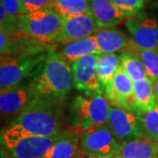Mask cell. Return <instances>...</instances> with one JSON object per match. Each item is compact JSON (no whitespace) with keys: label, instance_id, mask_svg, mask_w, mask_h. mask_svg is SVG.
Listing matches in <instances>:
<instances>
[{"label":"cell","instance_id":"1","mask_svg":"<svg viewBox=\"0 0 158 158\" xmlns=\"http://www.w3.org/2000/svg\"><path fill=\"white\" fill-rule=\"evenodd\" d=\"M63 113L61 104L32 99L2 135L4 144L23 136H53L62 130Z\"/></svg>","mask_w":158,"mask_h":158},{"label":"cell","instance_id":"2","mask_svg":"<svg viewBox=\"0 0 158 158\" xmlns=\"http://www.w3.org/2000/svg\"><path fill=\"white\" fill-rule=\"evenodd\" d=\"M74 85L71 67L55 51H50L40 65L29 86L32 99L62 104Z\"/></svg>","mask_w":158,"mask_h":158},{"label":"cell","instance_id":"3","mask_svg":"<svg viewBox=\"0 0 158 158\" xmlns=\"http://www.w3.org/2000/svg\"><path fill=\"white\" fill-rule=\"evenodd\" d=\"M111 104L102 94L90 95L89 98L77 96L71 104L70 123L82 135L107 125Z\"/></svg>","mask_w":158,"mask_h":158},{"label":"cell","instance_id":"4","mask_svg":"<svg viewBox=\"0 0 158 158\" xmlns=\"http://www.w3.org/2000/svg\"><path fill=\"white\" fill-rule=\"evenodd\" d=\"M63 18L51 8L20 16L22 35L44 42H56L61 32Z\"/></svg>","mask_w":158,"mask_h":158},{"label":"cell","instance_id":"5","mask_svg":"<svg viewBox=\"0 0 158 158\" xmlns=\"http://www.w3.org/2000/svg\"><path fill=\"white\" fill-rule=\"evenodd\" d=\"M47 55L32 56H16L4 55L0 59V88L1 90L17 86L28 77L36 67L41 64Z\"/></svg>","mask_w":158,"mask_h":158},{"label":"cell","instance_id":"6","mask_svg":"<svg viewBox=\"0 0 158 158\" xmlns=\"http://www.w3.org/2000/svg\"><path fill=\"white\" fill-rule=\"evenodd\" d=\"M119 148L120 143L114 138L107 125H104L81 135L79 154L86 157H113Z\"/></svg>","mask_w":158,"mask_h":158},{"label":"cell","instance_id":"7","mask_svg":"<svg viewBox=\"0 0 158 158\" xmlns=\"http://www.w3.org/2000/svg\"><path fill=\"white\" fill-rule=\"evenodd\" d=\"M107 126L120 144L142 138L138 115L128 110L112 106Z\"/></svg>","mask_w":158,"mask_h":158},{"label":"cell","instance_id":"8","mask_svg":"<svg viewBox=\"0 0 158 158\" xmlns=\"http://www.w3.org/2000/svg\"><path fill=\"white\" fill-rule=\"evenodd\" d=\"M98 56L91 55L80 58L71 65L74 86L88 96L104 93L97 76Z\"/></svg>","mask_w":158,"mask_h":158},{"label":"cell","instance_id":"9","mask_svg":"<svg viewBox=\"0 0 158 158\" xmlns=\"http://www.w3.org/2000/svg\"><path fill=\"white\" fill-rule=\"evenodd\" d=\"M134 93L135 82L119 66L111 84L104 91V96L111 106L135 113Z\"/></svg>","mask_w":158,"mask_h":158},{"label":"cell","instance_id":"10","mask_svg":"<svg viewBox=\"0 0 158 158\" xmlns=\"http://www.w3.org/2000/svg\"><path fill=\"white\" fill-rule=\"evenodd\" d=\"M59 135L23 136L6 143L5 146L11 153V158H42L56 142Z\"/></svg>","mask_w":158,"mask_h":158},{"label":"cell","instance_id":"11","mask_svg":"<svg viewBox=\"0 0 158 158\" xmlns=\"http://www.w3.org/2000/svg\"><path fill=\"white\" fill-rule=\"evenodd\" d=\"M100 29L95 19L90 14L64 18L61 32L56 42L67 44L69 42L95 35Z\"/></svg>","mask_w":158,"mask_h":158},{"label":"cell","instance_id":"12","mask_svg":"<svg viewBox=\"0 0 158 158\" xmlns=\"http://www.w3.org/2000/svg\"><path fill=\"white\" fill-rule=\"evenodd\" d=\"M126 27L132 41L145 49H158V22L149 18H127Z\"/></svg>","mask_w":158,"mask_h":158},{"label":"cell","instance_id":"13","mask_svg":"<svg viewBox=\"0 0 158 158\" xmlns=\"http://www.w3.org/2000/svg\"><path fill=\"white\" fill-rule=\"evenodd\" d=\"M32 100L30 88L25 86H14L1 90L0 110L6 115L22 113Z\"/></svg>","mask_w":158,"mask_h":158},{"label":"cell","instance_id":"14","mask_svg":"<svg viewBox=\"0 0 158 158\" xmlns=\"http://www.w3.org/2000/svg\"><path fill=\"white\" fill-rule=\"evenodd\" d=\"M81 134L69 126L59 135L56 142L42 158H76L79 154Z\"/></svg>","mask_w":158,"mask_h":158},{"label":"cell","instance_id":"15","mask_svg":"<svg viewBox=\"0 0 158 158\" xmlns=\"http://www.w3.org/2000/svg\"><path fill=\"white\" fill-rule=\"evenodd\" d=\"M90 14L103 27H114L127 17L116 8L111 0H90L88 3Z\"/></svg>","mask_w":158,"mask_h":158},{"label":"cell","instance_id":"16","mask_svg":"<svg viewBox=\"0 0 158 158\" xmlns=\"http://www.w3.org/2000/svg\"><path fill=\"white\" fill-rule=\"evenodd\" d=\"M95 38L101 54L127 50L132 41L124 33L115 27L100 28L95 34Z\"/></svg>","mask_w":158,"mask_h":158},{"label":"cell","instance_id":"17","mask_svg":"<svg viewBox=\"0 0 158 158\" xmlns=\"http://www.w3.org/2000/svg\"><path fill=\"white\" fill-rule=\"evenodd\" d=\"M113 158H158V142L144 138L125 142Z\"/></svg>","mask_w":158,"mask_h":158},{"label":"cell","instance_id":"18","mask_svg":"<svg viewBox=\"0 0 158 158\" xmlns=\"http://www.w3.org/2000/svg\"><path fill=\"white\" fill-rule=\"evenodd\" d=\"M60 54L67 62L73 63L87 56L101 55V52L97 44L95 35H93L65 44Z\"/></svg>","mask_w":158,"mask_h":158},{"label":"cell","instance_id":"19","mask_svg":"<svg viewBox=\"0 0 158 158\" xmlns=\"http://www.w3.org/2000/svg\"><path fill=\"white\" fill-rule=\"evenodd\" d=\"M135 113L136 114L146 113L158 105V100L155 94L153 82L146 78L135 83Z\"/></svg>","mask_w":158,"mask_h":158},{"label":"cell","instance_id":"20","mask_svg":"<svg viewBox=\"0 0 158 158\" xmlns=\"http://www.w3.org/2000/svg\"><path fill=\"white\" fill-rule=\"evenodd\" d=\"M119 66V56L115 53L101 54L98 56L97 62V76L104 91L111 84Z\"/></svg>","mask_w":158,"mask_h":158},{"label":"cell","instance_id":"21","mask_svg":"<svg viewBox=\"0 0 158 158\" xmlns=\"http://www.w3.org/2000/svg\"><path fill=\"white\" fill-rule=\"evenodd\" d=\"M119 60L120 66L135 83L148 78L144 64L134 52L125 50L119 56Z\"/></svg>","mask_w":158,"mask_h":158},{"label":"cell","instance_id":"22","mask_svg":"<svg viewBox=\"0 0 158 158\" xmlns=\"http://www.w3.org/2000/svg\"><path fill=\"white\" fill-rule=\"evenodd\" d=\"M50 8L63 19L90 14L88 3L85 0H52Z\"/></svg>","mask_w":158,"mask_h":158},{"label":"cell","instance_id":"23","mask_svg":"<svg viewBox=\"0 0 158 158\" xmlns=\"http://www.w3.org/2000/svg\"><path fill=\"white\" fill-rule=\"evenodd\" d=\"M127 50L134 52L141 59L146 68L148 78L153 83L158 79V49L141 48L137 47L133 41H131L130 46Z\"/></svg>","mask_w":158,"mask_h":158},{"label":"cell","instance_id":"24","mask_svg":"<svg viewBox=\"0 0 158 158\" xmlns=\"http://www.w3.org/2000/svg\"><path fill=\"white\" fill-rule=\"evenodd\" d=\"M137 115L142 138L158 142V105L152 110Z\"/></svg>","mask_w":158,"mask_h":158},{"label":"cell","instance_id":"25","mask_svg":"<svg viewBox=\"0 0 158 158\" xmlns=\"http://www.w3.org/2000/svg\"><path fill=\"white\" fill-rule=\"evenodd\" d=\"M0 25H1V32H5L13 36L22 35L20 16L10 15L1 3H0Z\"/></svg>","mask_w":158,"mask_h":158},{"label":"cell","instance_id":"26","mask_svg":"<svg viewBox=\"0 0 158 158\" xmlns=\"http://www.w3.org/2000/svg\"><path fill=\"white\" fill-rule=\"evenodd\" d=\"M111 2L122 14L130 18L141 10L145 0H111Z\"/></svg>","mask_w":158,"mask_h":158},{"label":"cell","instance_id":"27","mask_svg":"<svg viewBox=\"0 0 158 158\" xmlns=\"http://www.w3.org/2000/svg\"><path fill=\"white\" fill-rule=\"evenodd\" d=\"M16 45V37L11 34L0 32V53L1 56L10 55Z\"/></svg>","mask_w":158,"mask_h":158},{"label":"cell","instance_id":"28","mask_svg":"<svg viewBox=\"0 0 158 158\" xmlns=\"http://www.w3.org/2000/svg\"><path fill=\"white\" fill-rule=\"evenodd\" d=\"M27 13L50 8L52 0H20Z\"/></svg>","mask_w":158,"mask_h":158},{"label":"cell","instance_id":"29","mask_svg":"<svg viewBox=\"0 0 158 158\" xmlns=\"http://www.w3.org/2000/svg\"><path fill=\"white\" fill-rule=\"evenodd\" d=\"M0 3L11 16H21L27 14L20 0H1Z\"/></svg>","mask_w":158,"mask_h":158},{"label":"cell","instance_id":"30","mask_svg":"<svg viewBox=\"0 0 158 158\" xmlns=\"http://www.w3.org/2000/svg\"><path fill=\"white\" fill-rule=\"evenodd\" d=\"M153 86H154V90H155V94L158 100V79H156L154 83H153Z\"/></svg>","mask_w":158,"mask_h":158},{"label":"cell","instance_id":"31","mask_svg":"<svg viewBox=\"0 0 158 158\" xmlns=\"http://www.w3.org/2000/svg\"><path fill=\"white\" fill-rule=\"evenodd\" d=\"M1 158H11V156L9 157V156H7V154H6V151L2 148V149H1Z\"/></svg>","mask_w":158,"mask_h":158},{"label":"cell","instance_id":"32","mask_svg":"<svg viewBox=\"0 0 158 158\" xmlns=\"http://www.w3.org/2000/svg\"><path fill=\"white\" fill-rule=\"evenodd\" d=\"M87 158H113V157H106V156H89Z\"/></svg>","mask_w":158,"mask_h":158},{"label":"cell","instance_id":"33","mask_svg":"<svg viewBox=\"0 0 158 158\" xmlns=\"http://www.w3.org/2000/svg\"><path fill=\"white\" fill-rule=\"evenodd\" d=\"M85 1H86V2H87V3H89V2H90V0H85Z\"/></svg>","mask_w":158,"mask_h":158}]
</instances>
